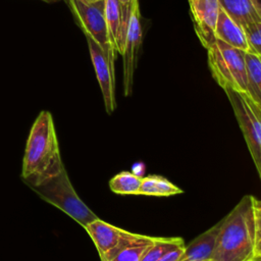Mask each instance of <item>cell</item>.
<instances>
[{
  "label": "cell",
  "instance_id": "cell-22",
  "mask_svg": "<svg viewBox=\"0 0 261 261\" xmlns=\"http://www.w3.org/2000/svg\"><path fill=\"white\" fill-rule=\"evenodd\" d=\"M185 249V245L174 247L168 250L158 261H178Z\"/></svg>",
  "mask_w": 261,
  "mask_h": 261
},
{
  "label": "cell",
  "instance_id": "cell-6",
  "mask_svg": "<svg viewBox=\"0 0 261 261\" xmlns=\"http://www.w3.org/2000/svg\"><path fill=\"white\" fill-rule=\"evenodd\" d=\"M85 35L92 37L104 50L114 49L109 40L105 17L106 0H67ZM115 50V49H114Z\"/></svg>",
  "mask_w": 261,
  "mask_h": 261
},
{
  "label": "cell",
  "instance_id": "cell-15",
  "mask_svg": "<svg viewBox=\"0 0 261 261\" xmlns=\"http://www.w3.org/2000/svg\"><path fill=\"white\" fill-rule=\"evenodd\" d=\"M182 190L160 175H149L142 179L140 195L168 197L181 194Z\"/></svg>",
  "mask_w": 261,
  "mask_h": 261
},
{
  "label": "cell",
  "instance_id": "cell-11",
  "mask_svg": "<svg viewBox=\"0 0 261 261\" xmlns=\"http://www.w3.org/2000/svg\"><path fill=\"white\" fill-rule=\"evenodd\" d=\"M221 220L185 246L178 261H212L214 246Z\"/></svg>",
  "mask_w": 261,
  "mask_h": 261
},
{
  "label": "cell",
  "instance_id": "cell-21",
  "mask_svg": "<svg viewBox=\"0 0 261 261\" xmlns=\"http://www.w3.org/2000/svg\"><path fill=\"white\" fill-rule=\"evenodd\" d=\"M254 217L256 257H261V200H257L256 198L254 202Z\"/></svg>",
  "mask_w": 261,
  "mask_h": 261
},
{
  "label": "cell",
  "instance_id": "cell-4",
  "mask_svg": "<svg viewBox=\"0 0 261 261\" xmlns=\"http://www.w3.org/2000/svg\"><path fill=\"white\" fill-rule=\"evenodd\" d=\"M245 51L216 40L208 49V65L213 79L224 90L231 88L246 93L247 73Z\"/></svg>",
  "mask_w": 261,
  "mask_h": 261
},
{
  "label": "cell",
  "instance_id": "cell-7",
  "mask_svg": "<svg viewBox=\"0 0 261 261\" xmlns=\"http://www.w3.org/2000/svg\"><path fill=\"white\" fill-rule=\"evenodd\" d=\"M85 229L94 242L101 261H110L121 249L141 236L116 227L100 218L90 222Z\"/></svg>",
  "mask_w": 261,
  "mask_h": 261
},
{
  "label": "cell",
  "instance_id": "cell-10",
  "mask_svg": "<svg viewBox=\"0 0 261 261\" xmlns=\"http://www.w3.org/2000/svg\"><path fill=\"white\" fill-rule=\"evenodd\" d=\"M197 37L208 49L216 40L214 31L219 13L218 0H188Z\"/></svg>",
  "mask_w": 261,
  "mask_h": 261
},
{
  "label": "cell",
  "instance_id": "cell-5",
  "mask_svg": "<svg viewBox=\"0 0 261 261\" xmlns=\"http://www.w3.org/2000/svg\"><path fill=\"white\" fill-rule=\"evenodd\" d=\"M243 132L253 162L261 177V110L246 93L231 88L224 89Z\"/></svg>",
  "mask_w": 261,
  "mask_h": 261
},
{
  "label": "cell",
  "instance_id": "cell-23",
  "mask_svg": "<svg viewBox=\"0 0 261 261\" xmlns=\"http://www.w3.org/2000/svg\"><path fill=\"white\" fill-rule=\"evenodd\" d=\"M252 2H253V5L255 7V10H256L260 20H261V0H252Z\"/></svg>",
  "mask_w": 261,
  "mask_h": 261
},
{
  "label": "cell",
  "instance_id": "cell-9",
  "mask_svg": "<svg viewBox=\"0 0 261 261\" xmlns=\"http://www.w3.org/2000/svg\"><path fill=\"white\" fill-rule=\"evenodd\" d=\"M142 25L139 1L136 2L127 31L125 45L122 53L123 57V92L124 96H129L133 91L134 73L137 67V59L140 46L142 44Z\"/></svg>",
  "mask_w": 261,
  "mask_h": 261
},
{
  "label": "cell",
  "instance_id": "cell-12",
  "mask_svg": "<svg viewBox=\"0 0 261 261\" xmlns=\"http://www.w3.org/2000/svg\"><path fill=\"white\" fill-rule=\"evenodd\" d=\"M215 40L228 46L249 52V45L244 29L230 18L221 8L219 9L216 27L214 31Z\"/></svg>",
  "mask_w": 261,
  "mask_h": 261
},
{
  "label": "cell",
  "instance_id": "cell-16",
  "mask_svg": "<svg viewBox=\"0 0 261 261\" xmlns=\"http://www.w3.org/2000/svg\"><path fill=\"white\" fill-rule=\"evenodd\" d=\"M143 177L128 171L114 175L109 181L110 190L118 195H140Z\"/></svg>",
  "mask_w": 261,
  "mask_h": 261
},
{
  "label": "cell",
  "instance_id": "cell-1",
  "mask_svg": "<svg viewBox=\"0 0 261 261\" xmlns=\"http://www.w3.org/2000/svg\"><path fill=\"white\" fill-rule=\"evenodd\" d=\"M255 198L244 196L221 219L212 261H252L255 251Z\"/></svg>",
  "mask_w": 261,
  "mask_h": 261
},
{
  "label": "cell",
  "instance_id": "cell-8",
  "mask_svg": "<svg viewBox=\"0 0 261 261\" xmlns=\"http://www.w3.org/2000/svg\"><path fill=\"white\" fill-rule=\"evenodd\" d=\"M89 46L91 59L95 68L96 76L102 92L106 112L111 114L115 107V76H114V59L115 50H104L92 37L85 35Z\"/></svg>",
  "mask_w": 261,
  "mask_h": 261
},
{
  "label": "cell",
  "instance_id": "cell-26",
  "mask_svg": "<svg viewBox=\"0 0 261 261\" xmlns=\"http://www.w3.org/2000/svg\"><path fill=\"white\" fill-rule=\"evenodd\" d=\"M45 2H55V1H58V0H43Z\"/></svg>",
  "mask_w": 261,
  "mask_h": 261
},
{
  "label": "cell",
  "instance_id": "cell-20",
  "mask_svg": "<svg viewBox=\"0 0 261 261\" xmlns=\"http://www.w3.org/2000/svg\"><path fill=\"white\" fill-rule=\"evenodd\" d=\"M244 32L249 45V52L261 56V21L245 27Z\"/></svg>",
  "mask_w": 261,
  "mask_h": 261
},
{
  "label": "cell",
  "instance_id": "cell-18",
  "mask_svg": "<svg viewBox=\"0 0 261 261\" xmlns=\"http://www.w3.org/2000/svg\"><path fill=\"white\" fill-rule=\"evenodd\" d=\"M154 239V237L141 234L135 242L121 249L110 261H141Z\"/></svg>",
  "mask_w": 261,
  "mask_h": 261
},
{
  "label": "cell",
  "instance_id": "cell-14",
  "mask_svg": "<svg viewBox=\"0 0 261 261\" xmlns=\"http://www.w3.org/2000/svg\"><path fill=\"white\" fill-rule=\"evenodd\" d=\"M247 96L261 110V56L246 52Z\"/></svg>",
  "mask_w": 261,
  "mask_h": 261
},
{
  "label": "cell",
  "instance_id": "cell-17",
  "mask_svg": "<svg viewBox=\"0 0 261 261\" xmlns=\"http://www.w3.org/2000/svg\"><path fill=\"white\" fill-rule=\"evenodd\" d=\"M105 17L109 40L116 51V44L121 27V4L119 0H106Z\"/></svg>",
  "mask_w": 261,
  "mask_h": 261
},
{
  "label": "cell",
  "instance_id": "cell-25",
  "mask_svg": "<svg viewBox=\"0 0 261 261\" xmlns=\"http://www.w3.org/2000/svg\"><path fill=\"white\" fill-rule=\"evenodd\" d=\"M252 261H261V257H256V258H254Z\"/></svg>",
  "mask_w": 261,
  "mask_h": 261
},
{
  "label": "cell",
  "instance_id": "cell-19",
  "mask_svg": "<svg viewBox=\"0 0 261 261\" xmlns=\"http://www.w3.org/2000/svg\"><path fill=\"white\" fill-rule=\"evenodd\" d=\"M181 245H185L181 238H155L141 261H158L168 250Z\"/></svg>",
  "mask_w": 261,
  "mask_h": 261
},
{
  "label": "cell",
  "instance_id": "cell-2",
  "mask_svg": "<svg viewBox=\"0 0 261 261\" xmlns=\"http://www.w3.org/2000/svg\"><path fill=\"white\" fill-rule=\"evenodd\" d=\"M63 167L52 115L41 111L27 141L21 177L29 186L55 175Z\"/></svg>",
  "mask_w": 261,
  "mask_h": 261
},
{
  "label": "cell",
  "instance_id": "cell-13",
  "mask_svg": "<svg viewBox=\"0 0 261 261\" xmlns=\"http://www.w3.org/2000/svg\"><path fill=\"white\" fill-rule=\"evenodd\" d=\"M220 8L243 29L261 21L252 0H218Z\"/></svg>",
  "mask_w": 261,
  "mask_h": 261
},
{
  "label": "cell",
  "instance_id": "cell-3",
  "mask_svg": "<svg viewBox=\"0 0 261 261\" xmlns=\"http://www.w3.org/2000/svg\"><path fill=\"white\" fill-rule=\"evenodd\" d=\"M29 187L43 200L63 211L84 228L98 218L75 193L65 167L55 175L31 184Z\"/></svg>",
  "mask_w": 261,
  "mask_h": 261
},
{
  "label": "cell",
  "instance_id": "cell-27",
  "mask_svg": "<svg viewBox=\"0 0 261 261\" xmlns=\"http://www.w3.org/2000/svg\"><path fill=\"white\" fill-rule=\"evenodd\" d=\"M90 1H94L95 2V1H99V0H90Z\"/></svg>",
  "mask_w": 261,
  "mask_h": 261
},
{
  "label": "cell",
  "instance_id": "cell-24",
  "mask_svg": "<svg viewBox=\"0 0 261 261\" xmlns=\"http://www.w3.org/2000/svg\"><path fill=\"white\" fill-rule=\"evenodd\" d=\"M134 0H119L121 6H126V5H129L130 3H133Z\"/></svg>",
  "mask_w": 261,
  "mask_h": 261
}]
</instances>
